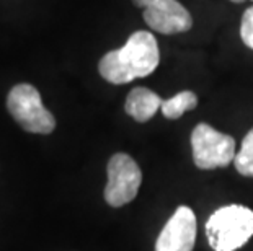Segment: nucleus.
I'll list each match as a JSON object with an SVG mask.
<instances>
[{"instance_id": "obj_1", "label": "nucleus", "mask_w": 253, "mask_h": 251, "mask_svg": "<svg viewBox=\"0 0 253 251\" xmlns=\"http://www.w3.org/2000/svg\"><path fill=\"white\" fill-rule=\"evenodd\" d=\"M160 62L157 39L149 31H136L120 49L110 51L98 64L100 75L106 82L123 85L134 78L150 75Z\"/></svg>"}, {"instance_id": "obj_2", "label": "nucleus", "mask_w": 253, "mask_h": 251, "mask_svg": "<svg viewBox=\"0 0 253 251\" xmlns=\"http://www.w3.org/2000/svg\"><path fill=\"white\" fill-rule=\"evenodd\" d=\"M206 237L214 251H235L253 237V211L230 204L217 209L206 223Z\"/></svg>"}, {"instance_id": "obj_3", "label": "nucleus", "mask_w": 253, "mask_h": 251, "mask_svg": "<svg viewBox=\"0 0 253 251\" xmlns=\"http://www.w3.org/2000/svg\"><path fill=\"white\" fill-rule=\"evenodd\" d=\"M7 108L25 131L33 134H51L54 131V116L42 105L41 95L33 85H15L8 93Z\"/></svg>"}, {"instance_id": "obj_4", "label": "nucleus", "mask_w": 253, "mask_h": 251, "mask_svg": "<svg viewBox=\"0 0 253 251\" xmlns=\"http://www.w3.org/2000/svg\"><path fill=\"white\" fill-rule=\"evenodd\" d=\"M193 160L201 170L224 168L235 158L234 137L216 131L209 124H198L191 134Z\"/></svg>"}, {"instance_id": "obj_5", "label": "nucleus", "mask_w": 253, "mask_h": 251, "mask_svg": "<svg viewBox=\"0 0 253 251\" xmlns=\"http://www.w3.org/2000/svg\"><path fill=\"white\" fill-rule=\"evenodd\" d=\"M142 172L136 160L127 153H115L108 162V183L105 188V201L111 207L129 204L139 193Z\"/></svg>"}, {"instance_id": "obj_6", "label": "nucleus", "mask_w": 253, "mask_h": 251, "mask_svg": "<svg viewBox=\"0 0 253 251\" xmlns=\"http://www.w3.org/2000/svg\"><path fill=\"white\" fill-rule=\"evenodd\" d=\"M136 7L144 8V20L150 28L162 35H176L190 31L193 18L178 0H132Z\"/></svg>"}, {"instance_id": "obj_7", "label": "nucleus", "mask_w": 253, "mask_h": 251, "mask_svg": "<svg viewBox=\"0 0 253 251\" xmlns=\"http://www.w3.org/2000/svg\"><path fill=\"white\" fill-rule=\"evenodd\" d=\"M196 215L188 206H180L160 232L155 251H193L196 242Z\"/></svg>"}, {"instance_id": "obj_8", "label": "nucleus", "mask_w": 253, "mask_h": 251, "mask_svg": "<svg viewBox=\"0 0 253 251\" xmlns=\"http://www.w3.org/2000/svg\"><path fill=\"white\" fill-rule=\"evenodd\" d=\"M162 103L164 100L152 90L137 87L129 92L125 109L132 119H136L137 122H145L152 119L155 113L162 108Z\"/></svg>"}, {"instance_id": "obj_9", "label": "nucleus", "mask_w": 253, "mask_h": 251, "mask_svg": "<svg viewBox=\"0 0 253 251\" xmlns=\"http://www.w3.org/2000/svg\"><path fill=\"white\" fill-rule=\"evenodd\" d=\"M198 106V97L193 92H180L175 97L164 100L162 103V114L169 119H178L186 111L195 109Z\"/></svg>"}, {"instance_id": "obj_10", "label": "nucleus", "mask_w": 253, "mask_h": 251, "mask_svg": "<svg viewBox=\"0 0 253 251\" xmlns=\"http://www.w3.org/2000/svg\"><path fill=\"white\" fill-rule=\"evenodd\" d=\"M234 163L235 170L242 176L253 178V129H250L249 134L245 136L239 153H235Z\"/></svg>"}, {"instance_id": "obj_11", "label": "nucleus", "mask_w": 253, "mask_h": 251, "mask_svg": "<svg viewBox=\"0 0 253 251\" xmlns=\"http://www.w3.org/2000/svg\"><path fill=\"white\" fill-rule=\"evenodd\" d=\"M240 38L247 46L253 49V7L245 10L240 23Z\"/></svg>"}, {"instance_id": "obj_12", "label": "nucleus", "mask_w": 253, "mask_h": 251, "mask_svg": "<svg viewBox=\"0 0 253 251\" xmlns=\"http://www.w3.org/2000/svg\"><path fill=\"white\" fill-rule=\"evenodd\" d=\"M232 2H235V3H242V2H245V0H232Z\"/></svg>"}]
</instances>
